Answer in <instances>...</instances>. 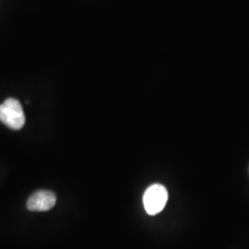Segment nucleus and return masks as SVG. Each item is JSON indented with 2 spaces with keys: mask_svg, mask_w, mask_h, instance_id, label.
Instances as JSON below:
<instances>
[{
  "mask_svg": "<svg viewBox=\"0 0 249 249\" xmlns=\"http://www.w3.org/2000/svg\"><path fill=\"white\" fill-rule=\"evenodd\" d=\"M0 121L13 130H18L25 124V114L17 99H7L0 105Z\"/></svg>",
  "mask_w": 249,
  "mask_h": 249,
  "instance_id": "1",
  "label": "nucleus"
},
{
  "mask_svg": "<svg viewBox=\"0 0 249 249\" xmlns=\"http://www.w3.org/2000/svg\"><path fill=\"white\" fill-rule=\"evenodd\" d=\"M56 203L55 194L49 190H38L27 200V209L31 212H46Z\"/></svg>",
  "mask_w": 249,
  "mask_h": 249,
  "instance_id": "3",
  "label": "nucleus"
},
{
  "mask_svg": "<svg viewBox=\"0 0 249 249\" xmlns=\"http://www.w3.org/2000/svg\"><path fill=\"white\" fill-rule=\"evenodd\" d=\"M168 200V192L165 187L154 184L147 188L143 196L144 208L149 215L160 213Z\"/></svg>",
  "mask_w": 249,
  "mask_h": 249,
  "instance_id": "2",
  "label": "nucleus"
}]
</instances>
